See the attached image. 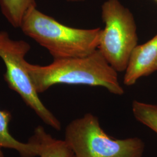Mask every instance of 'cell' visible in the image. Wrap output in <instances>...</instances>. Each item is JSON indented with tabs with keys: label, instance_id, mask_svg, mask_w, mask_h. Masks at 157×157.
Returning a JSON list of instances; mask_svg holds the SVG:
<instances>
[{
	"label": "cell",
	"instance_id": "11",
	"mask_svg": "<svg viewBox=\"0 0 157 157\" xmlns=\"http://www.w3.org/2000/svg\"><path fill=\"white\" fill-rule=\"evenodd\" d=\"M67 1L70 2H81V1H83L84 0H67Z\"/></svg>",
	"mask_w": 157,
	"mask_h": 157
},
{
	"label": "cell",
	"instance_id": "3",
	"mask_svg": "<svg viewBox=\"0 0 157 157\" xmlns=\"http://www.w3.org/2000/svg\"><path fill=\"white\" fill-rule=\"evenodd\" d=\"M64 140L75 157H141L145 148L138 137H109L101 128L98 118L90 113L67 124Z\"/></svg>",
	"mask_w": 157,
	"mask_h": 157
},
{
	"label": "cell",
	"instance_id": "13",
	"mask_svg": "<svg viewBox=\"0 0 157 157\" xmlns=\"http://www.w3.org/2000/svg\"><path fill=\"white\" fill-rule=\"evenodd\" d=\"M155 1H156V2H157V0H155Z\"/></svg>",
	"mask_w": 157,
	"mask_h": 157
},
{
	"label": "cell",
	"instance_id": "4",
	"mask_svg": "<svg viewBox=\"0 0 157 157\" xmlns=\"http://www.w3.org/2000/svg\"><path fill=\"white\" fill-rule=\"evenodd\" d=\"M105 28L98 50L117 72L126 71L132 51L138 45L135 18L119 0H107L101 7Z\"/></svg>",
	"mask_w": 157,
	"mask_h": 157
},
{
	"label": "cell",
	"instance_id": "7",
	"mask_svg": "<svg viewBox=\"0 0 157 157\" xmlns=\"http://www.w3.org/2000/svg\"><path fill=\"white\" fill-rule=\"evenodd\" d=\"M11 113L7 110H0V147L15 150L21 157L39 156V146L33 137L25 143L15 139L9 132Z\"/></svg>",
	"mask_w": 157,
	"mask_h": 157
},
{
	"label": "cell",
	"instance_id": "1",
	"mask_svg": "<svg viewBox=\"0 0 157 157\" xmlns=\"http://www.w3.org/2000/svg\"><path fill=\"white\" fill-rule=\"evenodd\" d=\"M26 67L38 93L55 84H66L100 86L115 95L124 94L118 72L98 49L86 56L54 59L47 66L26 62Z\"/></svg>",
	"mask_w": 157,
	"mask_h": 157
},
{
	"label": "cell",
	"instance_id": "10",
	"mask_svg": "<svg viewBox=\"0 0 157 157\" xmlns=\"http://www.w3.org/2000/svg\"><path fill=\"white\" fill-rule=\"evenodd\" d=\"M132 107L133 115L137 121L157 134V105L135 100Z\"/></svg>",
	"mask_w": 157,
	"mask_h": 157
},
{
	"label": "cell",
	"instance_id": "8",
	"mask_svg": "<svg viewBox=\"0 0 157 157\" xmlns=\"http://www.w3.org/2000/svg\"><path fill=\"white\" fill-rule=\"evenodd\" d=\"M33 137L38 143L40 157H75L65 141L52 137L43 126H39L35 129Z\"/></svg>",
	"mask_w": 157,
	"mask_h": 157
},
{
	"label": "cell",
	"instance_id": "9",
	"mask_svg": "<svg viewBox=\"0 0 157 157\" xmlns=\"http://www.w3.org/2000/svg\"><path fill=\"white\" fill-rule=\"evenodd\" d=\"M2 13L14 28H21L26 13L36 7L35 0H0Z\"/></svg>",
	"mask_w": 157,
	"mask_h": 157
},
{
	"label": "cell",
	"instance_id": "2",
	"mask_svg": "<svg viewBox=\"0 0 157 157\" xmlns=\"http://www.w3.org/2000/svg\"><path fill=\"white\" fill-rule=\"evenodd\" d=\"M23 32L49 51L54 59L86 56L98 49L102 29L74 28L32 7L21 26Z\"/></svg>",
	"mask_w": 157,
	"mask_h": 157
},
{
	"label": "cell",
	"instance_id": "6",
	"mask_svg": "<svg viewBox=\"0 0 157 157\" xmlns=\"http://www.w3.org/2000/svg\"><path fill=\"white\" fill-rule=\"evenodd\" d=\"M157 71V33L145 43L132 51L124 75V83L135 84L140 78Z\"/></svg>",
	"mask_w": 157,
	"mask_h": 157
},
{
	"label": "cell",
	"instance_id": "12",
	"mask_svg": "<svg viewBox=\"0 0 157 157\" xmlns=\"http://www.w3.org/2000/svg\"><path fill=\"white\" fill-rule=\"evenodd\" d=\"M0 157H4V154H3V152H2V150H1V147H0Z\"/></svg>",
	"mask_w": 157,
	"mask_h": 157
},
{
	"label": "cell",
	"instance_id": "5",
	"mask_svg": "<svg viewBox=\"0 0 157 157\" xmlns=\"http://www.w3.org/2000/svg\"><path fill=\"white\" fill-rule=\"evenodd\" d=\"M30 50L27 42L12 40L7 32H0V57L6 65V83L46 124L60 130V121L41 101L29 75L25 57Z\"/></svg>",
	"mask_w": 157,
	"mask_h": 157
}]
</instances>
